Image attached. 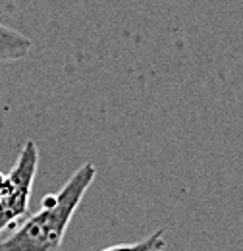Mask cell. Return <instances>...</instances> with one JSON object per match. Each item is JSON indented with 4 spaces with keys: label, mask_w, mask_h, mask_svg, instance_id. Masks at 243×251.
<instances>
[{
    "label": "cell",
    "mask_w": 243,
    "mask_h": 251,
    "mask_svg": "<svg viewBox=\"0 0 243 251\" xmlns=\"http://www.w3.org/2000/svg\"><path fill=\"white\" fill-rule=\"evenodd\" d=\"M95 176L97 168L91 162L79 166L58 193L47 195L43 207L0 242V251H60L72 217Z\"/></svg>",
    "instance_id": "1"
},
{
    "label": "cell",
    "mask_w": 243,
    "mask_h": 251,
    "mask_svg": "<svg viewBox=\"0 0 243 251\" xmlns=\"http://www.w3.org/2000/svg\"><path fill=\"white\" fill-rule=\"evenodd\" d=\"M37 164H39V149L33 139H27L20 151V157L14 168L8 174V189L0 199V236L27 217Z\"/></svg>",
    "instance_id": "2"
},
{
    "label": "cell",
    "mask_w": 243,
    "mask_h": 251,
    "mask_svg": "<svg viewBox=\"0 0 243 251\" xmlns=\"http://www.w3.org/2000/svg\"><path fill=\"white\" fill-rule=\"evenodd\" d=\"M33 49V41L27 35L0 24V62H14L25 58Z\"/></svg>",
    "instance_id": "3"
},
{
    "label": "cell",
    "mask_w": 243,
    "mask_h": 251,
    "mask_svg": "<svg viewBox=\"0 0 243 251\" xmlns=\"http://www.w3.org/2000/svg\"><path fill=\"white\" fill-rule=\"evenodd\" d=\"M166 248V240H164V230H156L151 236H147L141 242L135 244H118V246H110L102 251H162Z\"/></svg>",
    "instance_id": "4"
}]
</instances>
